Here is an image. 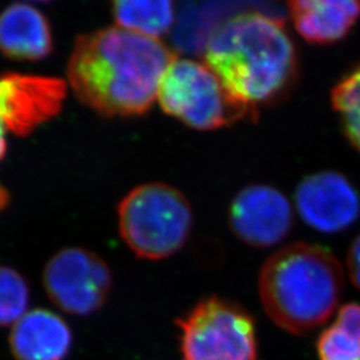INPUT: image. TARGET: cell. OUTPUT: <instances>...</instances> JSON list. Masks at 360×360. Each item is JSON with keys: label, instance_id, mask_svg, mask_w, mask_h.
I'll use <instances>...</instances> for the list:
<instances>
[{"label": "cell", "instance_id": "7c38bea8", "mask_svg": "<svg viewBox=\"0 0 360 360\" xmlns=\"http://www.w3.org/2000/svg\"><path fill=\"white\" fill-rule=\"evenodd\" d=\"M49 19L38 8L15 3L0 13V52L13 60L37 62L52 52Z\"/></svg>", "mask_w": 360, "mask_h": 360}, {"label": "cell", "instance_id": "277c9868", "mask_svg": "<svg viewBox=\"0 0 360 360\" xmlns=\"http://www.w3.org/2000/svg\"><path fill=\"white\" fill-rule=\"evenodd\" d=\"M117 221L122 239L136 257L162 260L186 245L193 229V208L179 190L147 183L123 198Z\"/></svg>", "mask_w": 360, "mask_h": 360}, {"label": "cell", "instance_id": "ac0fdd59", "mask_svg": "<svg viewBox=\"0 0 360 360\" xmlns=\"http://www.w3.org/2000/svg\"><path fill=\"white\" fill-rule=\"evenodd\" d=\"M334 324L360 340V304L348 303L338 309Z\"/></svg>", "mask_w": 360, "mask_h": 360}, {"label": "cell", "instance_id": "3957f363", "mask_svg": "<svg viewBox=\"0 0 360 360\" xmlns=\"http://www.w3.org/2000/svg\"><path fill=\"white\" fill-rule=\"evenodd\" d=\"M343 285V269L334 254L309 243L279 248L259 274V296L267 316L292 335L309 334L327 322Z\"/></svg>", "mask_w": 360, "mask_h": 360}, {"label": "cell", "instance_id": "d6986e66", "mask_svg": "<svg viewBox=\"0 0 360 360\" xmlns=\"http://www.w3.org/2000/svg\"><path fill=\"white\" fill-rule=\"evenodd\" d=\"M348 275L351 282L360 291V236H358L348 250Z\"/></svg>", "mask_w": 360, "mask_h": 360}, {"label": "cell", "instance_id": "2e32d148", "mask_svg": "<svg viewBox=\"0 0 360 360\" xmlns=\"http://www.w3.org/2000/svg\"><path fill=\"white\" fill-rule=\"evenodd\" d=\"M30 287L11 267L0 266V327L13 326L27 314Z\"/></svg>", "mask_w": 360, "mask_h": 360}, {"label": "cell", "instance_id": "8992f818", "mask_svg": "<svg viewBox=\"0 0 360 360\" xmlns=\"http://www.w3.org/2000/svg\"><path fill=\"white\" fill-rule=\"evenodd\" d=\"M181 360H257L255 318L231 300L210 296L176 321Z\"/></svg>", "mask_w": 360, "mask_h": 360}, {"label": "cell", "instance_id": "30bf717a", "mask_svg": "<svg viewBox=\"0 0 360 360\" xmlns=\"http://www.w3.org/2000/svg\"><path fill=\"white\" fill-rule=\"evenodd\" d=\"M295 206L309 227L324 233L343 231L360 215V198L346 176L335 171L312 174L300 181Z\"/></svg>", "mask_w": 360, "mask_h": 360}, {"label": "cell", "instance_id": "7a4b0ae2", "mask_svg": "<svg viewBox=\"0 0 360 360\" xmlns=\"http://www.w3.org/2000/svg\"><path fill=\"white\" fill-rule=\"evenodd\" d=\"M205 63L250 111L284 94L297 72L295 46L283 22L259 11L221 23L207 40Z\"/></svg>", "mask_w": 360, "mask_h": 360}, {"label": "cell", "instance_id": "5bb4252c", "mask_svg": "<svg viewBox=\"0 0 360 360\" xmlns=\"http://www.w3.org/2000/svg\"><path fill=\"white\" fill-rule=\"evenodd\" d=\"M116 27L146 38L166 35L175 20V6L169 0H120L112 4Z\"/></svg>", "mask_w": 360, "mask_h": 360}, {"label": "cell", "instance_id": "ba28073f", "mask_svg": "<svg viewBox=\"0 0 360 360\" xmlns=\"http://www.w3.org/2000/svg\"><path fill=\"white\" fill-rule=\"evenodd\" d=\"M65 95L62 79L6 72L0 75V120L4 129L27 136L60 112Z\"/></svg>", "mask_w": 360, "mask_h": 360}, {"label": "cell", "instance_id": "ffe728a7", "mask_svg": "<svg viewBox=\"0 0 360 360\" xmlns=\"http://www.w3.org/2000/svg\"><path fill=\"white\" fill-rule=\"evenodd\" d=\"M7 151V142H6V129L0 120V160L4 158Z\"/></svg>", "mask_w": 360, "mask_h": 360}, {"label": "cell", "instance_id": "44dd1931", "mask_svg": "<svg viewBox=\"0 0 360 360\" xmlns=\"http://www.w3.org/2000/svg\"><path fill=\"white\" fill-rule=\"evenodd\" d=\"M8 202V193H6V190L0 186V210H3Z\"/></svg>", "mask_w": 360, "mask_h": 360}, {"label": "cell", "instance_id": "52a82bcc", "mask_svg": "<svg viewBox=\"0 0 360 360\" xmlns=\"http://www.w3.org/2000/svg\"><path fill=\"white\" fill-rule=\"evenodd\" d=\"M47 295L58 309L87 316L102 309L112 290V274L102 257L70 247L49 260L43 272Z\"/></svg>", "mask_w": 360, "mask_h": 360}, {"label": "cell", "instance_id": "8fae6325", "mask_svg": "<svg viewBox=\"0 0 360 360\" xmlns=\"http://www.w3.org/2000/svg\"><path fill=\"white\" fill-rule=\"evenodd\" d=\"M71 347L70 326L49 309L27 312L10 334V348L16 360H65Z\"/></svg>", "mask_w": 360, "mask_h": 360}, {"label": "cell", "instance_id": "9a60e30c", "mask_svg": "<svg viewBox=\"0 0 360 360\" xmlns=\"http://www.w3.org/2000/svg\"><path fill=\"white\" fill-rule=\"evenodd\" d=\"M331 101L348 141L360 153V63L335 86Z\"/></svg>", "mask_w": 360, "mask_h": 360}, {"label": "cell", "instance_id": "9c48e42d", "mask_svg": "<svg viewBox=\"0 0 360 360\" xmlns=\"http://www.w3.org/2000/svg\"><path fill=\"white\" fill-rule=\"evenodd\" d=\"M230 224L247 245H279L291 231L294 210L288 198L267 184H252L238 193L230 207Z\"/></svg>", "mask_w": 360, "mask_h": 360}, {"label": "cell", "instance_id": "4fadbf2b", "mask_svg": "<svg viewBox=\"0 0 360 360\" xmlns=\"http://www.w3.org/2000/svg\"><path fill=\"white\" fill-rule=\"evenodd\" d=\"M296 32L314 44H331L345 38L360 16L359 1L294 0L288 3Z\"/></svg>", "mask_w": 360, "mask_h": 360}, {"label": "cell", "instance_id": "6da1fadb", "mask_svg": "<svg viewBox=\"0 0 360 360\" xmlns=\"http://www.w3.org/2000/svg\"><path fill=\"white\" fill-rule=\"evenodd\" d=\"M175 58L159 39L108 27L77 39L67 75L77 99L98 114L142 115Z\"/></svg>", "mask_w": 360, "mask_h": 360}, {"label": "cell", "instance_id": "5b68a950", "mask_svg": "<svg viewBox=\"0 0 360 360\" xmlns=\"http://www.w3.org/2000/svg\"><path fill=\"white\" fill-rule=\"evenodd\" d=\"M156 101L163 112L200 131L221 129L252 114L232 99L206 63L178 56L162 77Z\"/></svg>", "mask_w": 360, "mask_h": 360}, {"label": "cell", "instance_id": "e0dca14e", "mask_svg": "<svg viewBox=\"0 0 360 360\" xmlns=\"http://www.w3.org/2000/svg\"><path fill=\"white\" fill-rule=\"evenodd\" d=\"M316 352L319 360H360V340L333 323L319 335Z\"/></svg>", "mask_w": 360, "mask_h": 360}]
</instances>
